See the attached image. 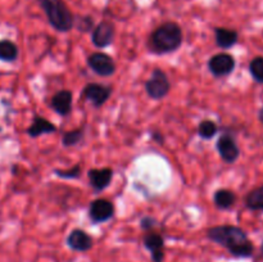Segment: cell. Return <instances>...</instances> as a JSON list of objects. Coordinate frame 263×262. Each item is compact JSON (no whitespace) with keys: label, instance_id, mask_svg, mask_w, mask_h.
<instances>
[{"label":"cell","instance_id":"obj_23","mask_svg":"<svg viewBox=\"0 0 263 262\" xmlns=\"http://www.w3.org/2000/svg\"><path fill=\"white\" fill-rule=\"evenodd\" d=\"M54 174H55L57 176L66 180L77 179V177L81 175V166H80V164H76V166H73L69 170H54Z\"/></svg>","mask_w":263,"mask_h":262},{"label":"cell","instance_id":"obj_4","mask_svg":"<svg viewBox=\"0 0 263 262\" xmlns=\"http://www.w3.org/2000/svg\"><path fill=\"white\" fill-rule=\"evenodd\" d=\"M145 90L152 99L161 100L168 95L171 90V82L162 69L156 68L145 82Z\"/></svg>","mask_w":263,"mask_h":262},{"label":"cell","instance_id":"obj_14","mask_svg":"<svg viewBox=\"0 0 263 262\" xmlns=\"http://www.w3.org/2000/svg\"><path fill=\"white\" fill-rule=\"evenodd\" d=\"M72 91L69 90H61V91L55 92L50 100V107L58 113L59 116H68L72 110Z\"/></svg>","mask_w":263,"mask_h":262},{"label":"cell","instance_id":"obj_13","mask_svg":"<svg viewBox=\"0 0 263 262\" xmlns=\"http://www.w3.org/2000/svg\"><path fill=\"white\" fill-rule=\"evenodd\" d=\"M67 246L76 252H87L92 248V238L82 229H74L67 236Z\"/></svg>","mask_w":263,"mask_h":262},{"label":"cell","instance_id":"obj_20","mask_svg":"<svg viewBox=\"0 0 263 262\" xmlns=\"http://www.w3.org/2000/svg\"><path fill=\"white\" fill-rule=\"evenodd\" d=\"M218 126L216 125L215 121L211 120H204L199 123L198 126V134H199L200 138L205 139V140H210L213 136L217 134Z\"/></svg>","mask_w":263,"mask_h":262},{"label":"cell","instance_id":"obj_21","mask_svg":"<svg viewBox=\"0 0 263 262\" xmlns=\"http://www.w3.org/2000/svg\"><path fill=\"white\" fill-rule=\"evenodd\" d=\"M249 72L252 77L259 84H263V57H256L249 63Z\"/></svg>","mask_w":263,"mask_h":262},{"label":"cell","instance_id":"obj_26","mask_svg":"<svg viewBox=\"0 0 263 262\" xmlns=\"http://www.w3.org/2000/svg\"><path fill=\"white\" fill-rule=\"evenodd\" d=\"M152 139H153V140L156 141V143H158V144H163L164 143L163 135H162L161 133H158V131H153V133H152Z\"/></svg>","mask_w":263,"mask_h":262},{"label":"cell","instance_id":"obj_16","mask_svg":"<svg viewBox=\"0 0 263 262\" xmlns=\"http://www.w3.org/2000/svg\"><path fill=\"white\" fill-rule=\"evenodd\" d=\"M216 44L221 49H230L238 43L239 33L235 30L226 27H216L215 28Z\"/></svg>","mask_w":263,"mask_h":262},{"label":"cell","instance_id":"obj_28","mask_svg":"<svg viewBox=\"0 0 263 262\" xmlns=\"http://www.w3.org/2000/svg\"><path fill=\"white\" fill-rule=\"evenodd\" d=\"M262 254H263V243H262Z\"/></svg>","mask_w":263,"mask_h":262},{"label":"cell","instance_id":"obj_27","mask_svg":"<svg viewBox=\"0 0 263 262\" xmlns=\"http://www.w3.org/2000/svg\"><path fill=\"white\" fill-rule=\"evenodd\" d=\"M258 120L261 121V123H263V107L259 109V112H258Z\"/></svg>","mask_w":263,"mask_h":262},{"label":"cell","instance_id":"obj_25","mask_svg":"<svg viewBox=\"0 0 263 262\" xmlns=\"http://www.w3.org/2000/svg\"><path fill=\"white\" fill-rule=\"evenodd\" d=\"M80 31H84V32H87V31L92 30L94 27V22H92V18L91 17H82L80 20V23L77 25Z\"/></svg>","mask_w":263,"mask_h":262},{"label":"cell","instance_id":"obj_19","mask_svg":"<svg viewBox=\"0 0 263 262\" xmlns=\"http://www.w3.org/2000/svg\"><path fill=\"white\" fill-rule=\"evenodd\" d=\"M18 57V48L13 41L0 40V61L14 62Z\"/></svg>","mask_w":263,"mask_h":262},{"label":"cell","instance_id":"obj_12","mask_svg":"<svg viewBox=\"0 0 263 262\" xmlns=\"http://www.w3.org/2000/svg\"><path fill=\"white\" fill-rule=\"evenodd\" d=\"M87 177H89L90 185L95 192H102L107 189L110 185L113 179V170L109 167L105 169H91L87 171Z\"/></svg>","mask_w":263,"mask_h":262},{"label":"cell","instance_id":"obj_11","mask_svg":"<svg viewBox=\"0 0 263 262\" xmlns=\"http://www.w3.org/2000/svg\"><path fill=\"white\" fill-rule=\"evenodd\" d=\"M143 244L151 252L152 262H163L164 259V239L161 234L146 231L143 236Z\"/></svg>","mask_w":263,"mask_h":262},{"label":"cell","instance_id":"obj_17","mask_svg":"<svg viewBox=\"0 0 263 262\" xmlns=\"http://www.w3.org/2000/svg\"><path fill=\"white\" fill-rule=\"evenodd\" d=\"M236 202L235 193L229 189H218L213 195V203L220 210H229Z\"/></svg>","mask_w":263,"mask_h":262},{"label":"cell","instance_id":"obj_9","mask_svg":"<svg viewBox=\"0 0 263 262\" xmlns=\"http://www.w3.org/2000/svg\"><path fill=\"white\" fill-rule=\"evenodd\" d=\"M112 94V87L102 84L90 82L82 90V95L91 103L94 107H102Z\"/></svg>","mask_w":263,"mask_h":262},{"label":"cell","instance_id":"obj_15","mask_svg":"<svg viewBox=\"0 0 263 262\" xmlns=\"http://www.w3.org/2000/svg\"><path fill=\"white\" fill-rule=\"evenodd\" d=\"M57 131L55 125L48 121L46 118L41 117V116H35L33 117L32 123H31L30 127L27 128V134L31 138H39L41 135H45V134H53Z\"/></svg>","mask_w":263,"mask_h":262},{"label":"cell","instance_id":"obj_5","mask_svg":"<svg viewBox=\"0 0 263 262\" xmlns=\"http://www.w3.org/2000/svg\"><path fill=\"white\" fill-rule=\"evenodd\" d=\"M115 216V204L110 200L95 199L90 203L89 217L94 223H104Z\"/></svg>","mask_w":263,"mask_h":262},{"label":"cell","instance_id":"obj_7","mask_svg":"<svg viewBox=\"0 0 263 262\" xmlns=\"http://www.w3.org/2000/svg\"><path fill=\"white\" fill-rule=\"evenodd\" d=\"M235 59L231 54L218 53L208 62V68L215 77H223L235 69Z\"/></svg>","mask_w":263,"mask_h":262},{"label":"cell","instance_id":"obj_24","mask_svg":"<svg viewBox=\"0 0 263 262\" xmlns=\"http://www.w3.org/2000/svg\"><path fill=\"white\" fill-rule=\"evenodd\" d=\"M157 223L158 222H157L156 218L151 217V216H144L140 220V228L143 229L144 231H152V229H153Z\"/></svg>","mask_w":263,"mask_h":262},{"label":"cell","instance_id":"obj_10","mask_svg":"<svg viewBox=\"0 0 263 262\" xmlns=\"http://www.w3.org/2000/svg\"><path fill=\"white\" fill-rule=\"evenodd\" d=\"M216 148H217L218 154L222 158V161L226 163H234V162L238 161L239 156H240V149H239L235 139L228 134L218 139Z\"/></svg>","mask_w":263,"mask_h":262},{"label":"cell","instance_id":"obj_2","mask_svg":"<svg viewBox=\"0 0 263 262\" xmlns=\"http://www.w3.org/2000/svg\"><path fill=\"white\" fill-rule=\"evenodd\" d=\"M182 44V28L176 22L162 23L151 33L148 48L154 54H168L176 51Z\"/></svg>","mask_w":263,"mask_h":262},{"label":"cell","instance_id":"obj_3","mask_svg":"<svg viewBox=\"0 0 263 262\" xmlns=\"http://www.w3.org/2000/svg\"><path fill=\"white\" fill-rule=\"evenodd\" d=\"M49 23L59 32H67L74 26V15L63 0H39Z\"/></svg>","mask_w":263,"mask_h":262},{"label":"cell","instance_id":"obj_6","mask_svg":"<svg viewBox=\"0 0 263 262\" xmlns=\"http://www.w3.org/2000/svg\"><path fill=\"white\" fill-rule=\"evenodd\" d=\"M87 66L97 74L102 77H109L116 72V63L112 57L105 53H92L87 58Z\"/></svg>","mask_w":263,"mask_h":262},{"label":"cell","instance_id":"obj_1","mask_svg":"<svg viewBox=\"0 0 263 262\" xmlns=\"http://www.w3.org/2000/svg\"><path fill=\"white\" fill-rule=\"evenodd\" d=\"M207 236L210 240L228 249L231 256L236 258H249L253 256V243L249 240L246 231L239 226H213L207 230Z\"/></svg>","mask_w":263,"mask_h":262},{"label":"cell","instance_id":"obj_8","mask_svg":"<svg viewBox=\"0 0 263 262\" xmlns=\"http://www.w3.org/2000/svg\"><path fill=\"white\" fill-rule=\"evenodd\" d=\"M116 28L113 23L108 22V21H103V22H100L99 25L92 28L91 41L97 48L104 49L113 43Z\"/></svg>","mask_w":263,"mask_h":262},{"label":"cell","instance_id":"obj_18","mask_svg":"<svg viewBox=\"0 0 263 262\" xmlns=\"http://www.w3.org/2000/svg\"><path fill=\"white\" fill-rule=\"evenodd\" d=\"M246 205L252 211H263V185L248 193Z\"/></svg>","mask_w":263,"mask_h":262},{"label":"cell","instance_id":"obj_22","mask_svg":"<svg viewBox=\"0 0 263 262\" xmlns=\"http://www.w3.org/2000/svg\"><path fill=\"white\" fill-rule=\"evenodd\" d=\"M82 139H84V130L76 128V130L67 131L63 138H62V143H63L64 146H73L77 145Z\"/></svg>","mask_w":263,"mask_h":262}]
</instances>
